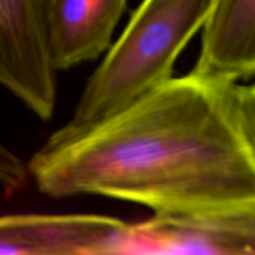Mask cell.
I'll list each match as a JSON object with an SVG mask.
<instances>
[{"label":"cell","instance_id":"ba28073f","mask_svg":"<svg viewBox=\"0 0 255 255\" xmlns=\"http://www.w3.org/2000/svg\"><path fill=\"white\" fill-rule=\"evenodd\" d=\"M237 111L244 141L255 162V84L238 85Z\"/></svg>","mask_w":255,"mask_h":255},{"label":"cell","instance_id":"7a4b0ae2","mask_svg":"<svg viewBox=\"0 0 255 255\" xmlns=\"http://www.w3.org/2000/svg\"><path fill=\"white\" fill-rule=\"evenodd\" d=\"M216 2L142 0L89 77L62 131H80L109 119L173 79L177 59L203 29Z\"/></svg>","mask_w":255,"mask_h":255},{"label":"cell","instance_id":"9c48e42d","mask_svg":"<svg viewBox=\"0 0 255 255\" xmlns=\"http://www.w3.org/2000/svg\"><path fill=\"white\" fill-rule=\"evenodd\" d=\"M27 173H30L29 164L25 167L21 159L12 152L1 147L0 154V178L5 194H12L25 183Z\"/></svg>","mask_w":255,"mask_h":255},{"label":"cell","instance_id":"277c9868","mask_svg":"<svg viewBox=\"0 0 255 255\" xmlns=\"http://www.w3.org/2000/svg\"><path fill=\"white\" fill-rule=\"evenodd\" d=\"M56 69L44 0H0V81L42 121L56 106Z\"/></svg>","mask_w":255,"mask_h":255},{"label":"cell","instance_id":"6da1fadb","mask_svg":"<svg viewBox=\"0 0 255 255\" xmlns=\"http://www.w3.org/2000/svg\"><path fill=\"white\" fill-rule=\"evenodd\" d=\"M237 87L194 71L173 77L87 128L55 131L30 159V174L51 198L107 197L153 214L252 203L255 162Z\"/></svg>","mask_w":255,"mask_h":255},{"label":"cell","instance_id":"3957f363","mask_svg":"<svg viewBox=\"0 0 255 255\" xmlns=\"http://www.w3.org/2000/svg\"><path fill=\"white\" fill-rule=\"evenodd\" d=\"M255 255V202L129 223L117 255Z\"/></svg>","mask_w":255,"mask_h":255},{"label":"cell","instance_id":"8992f818","mask_svg":"<svg viewBox=\"0 0 255 255\" xmlns=\"http://www.w3.org/2000/svg\"><path fill=\"white\" fill-rule=\"evenodd\" d=\"M57 70L94 61L112 45L127 0H44Z\"/></svg>","mask_w":255,"mask_h":255},{"label":"cell","instance_id":"5b68a950","mask_svg":"<svg viewBox=\"0 0 255 255\" xmlns=\"http://www.w3.org/2000/svg\"><path fill=\"white\" fill-rule=\"evenodd\" d=\"M128 227L101 214H10L0 219V254L117 255Z\"/></svg>","mask_w":255,"mask_h":255},{"label":"cell","instance_id":"52a82bcc","mask_svg":"<svg viewBox=\"0 0 255 255\" xmlns=\"http://www.w3.org/2000/svg\"><path fill=\"white\" fill-rule=\"evenodd\" d=\"M192 71L233 84L255 76V0H217Z\"/></svg>","mask_w":255,"mask_h":255}]
</instances>
